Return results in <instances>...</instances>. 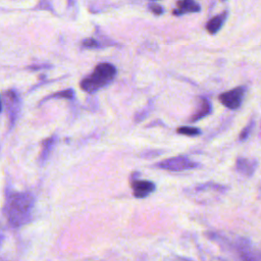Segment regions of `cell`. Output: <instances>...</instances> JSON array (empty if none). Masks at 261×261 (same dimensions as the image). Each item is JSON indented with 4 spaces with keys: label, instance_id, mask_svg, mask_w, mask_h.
Segmentation results:
<instances>
[{
    "label": "cell",
    "instance_id": "cell-12",
    "mask_svg": "<svg viewBox=\"0 0 261 261\" xmlns=\"http://www.w3.org/2000/svg\"><path fill=\"white\" fill-rule=\"evenodd\" d=\"M176 133L179 135H185L189 137H196L201 134L200 128L195 126H179L176 128Z\"/></svg>",
    "mask_w": 261,
    "mask_h": 261
},
{
    "label": "cell",
    "instance_id": "cell-3",
    "mask_svg": "<svg viewBox=\"0 0 261 261\" xmlns=\"http://www.w3.org/2000/svg\"><path fill=\"white\" fill-rule=\"evenodd\" d=\"M158 168L169 170V171H182L188 169H193L198 166V163L190 160L186 156H175L155 164Z\"/></svg>",
    "mask_w": 261,
    "mask_h": 261
},
{
    "label": "cell",
    "instance_id": "cell-17",
    "mask_svg": "<svg viewBox=\"0 0 261 261\" xmlns=\"http://www.w3.org/2000/svg\"><path fill=\"white\" fill-rule=\"evenodd\" d=\"M39 7L41 9H47V10H52V6L50 4V2L48 0H40V4H39Z\"/></svg>",
    "mask_w": 261,
    "mask_h": 261
},
{
    "label": "cell",
    "instance_id": "cell-14",
    "mask_svg": "<svg viewBox=\"0 0 261 261\" xmlns=\"http://www.w3.org/2000/svg\"><path fill=\"white\" fill-rule=\"evenodd\" d=\"M82 45L83 47L85 48H99L101 47V45L99 44V42L93 38H88V39H85L83 42H82Z\"/></svg>",
    "mask_w": 261,
    "mask_h": 261
},
{
    "label": "cell",
    "instance_id": "cell-5",
    "mask_svg": "<svg viewBox=\"0 0 261 261\" xmlns=\"http://www.w3.org/2000/svg\"><path fill=\"white\" fill-rule=\"evenodd\" d=\"M4 101L7 108V114L9 117L10 125L12 126L17 118L19 109H20V102L17 94L14 91H7L4 94Z\"/></svg>",
    "mask_w": 261,
    "mask_h": 261
},
{
    "label": "cell",
    "instance_id": "cell-4",
    "mask_svg": "<svg viewBox=\"0 0 261 261\" xmlns=\"http://www.w3.org/2000/svg\"><path fill=\"white\" fill-rule=\"evenodd\" d=\"M246 93V87L240 86L227 92L220 94L219 101L228 109H238L243 101Z\"/></svg>",
    "mask_w": 261,
    "mask_h": 261
},
{
    "label": "cell",
    "instance_id": "cell-11",
    "mask_svg": "<svg viewBox=\"0 0 261 261\" xmlns=\"http://www.w3.org/2000/svg\"><path fill=\"white\" fill-rule=\"evenodd\" d=\"M55 140H56V137H51L42 143V152H41L42 160H46L47 157L49 156V153L55 143Z\"/></svg>",
    "mask_w": 261,
    "mask_h": 261
},
{
    "label": "cell",
    "instance_id": "cell-9",
    "mask_svg": "<svg viewBox=\"0 0 261 261\" xmlns=\"http://www.w3.org/2000/svg\"><path fill=\"white\" fill-rule=\"evenodd\" d=\"M227 16V11H223L222 13L214 16L213 18H211L207 23H206V30L210 33V34H216L222 27L223 22L225 21Z\"/></svg>",
    "mask_w": 261,
    "mask_h": 261
},
{
    "label": "cell",
    "instance_id": "cell-7",
    "mask_svg": "<svg viewBox=\"0 0 261 261\" xmlns=\"http://www.w3.org/2000/svg\"><path fill=\"white\" fill-rule=\"evenodd\" d=\"M201 10L200 5L195 0H179L176 4V8L172 11V13L176 16L191 13V12H199Z\"/></svg>",
    "mask_w": 261,
    "mask_h": 261
},
{
    "label": "cell",
    "instance_id": "cell-6",
    "mask_svg": "<svg viewBox=\"0 0 261 261\" xmlns=\"http://www.w3.org/2000/svg\"><path fill=\"white\" fill-rule=\"evenodd\" d=\"M130 187L133 189L134 196L139 199L148 197L156 189V186L153 181L141 180V179H136V180L132 181Z\"/></svg>",
    "mask_w": 261,
    "mask_h": 261
},
{
    "label": "cell",
    "instance_id": "cell-19",
    "mask_svg": "<svg viewBox=\"0 0 261 261\" xmlns=\"http://www.w3.org/2000/svg\"><path fill=\"white\" fill-rule=\"evenodd\" d=\"M1 110H2V104H1V100H0V112H1Z\"/></svg>",
    "mask_w": 261,
    "mask_h": 261
},
{
    "label": "cell",
    "instance_id": "cell-16",
    "mask_svg": "<svg viewBox=\"0 0 261 261\" xmlns=\"http://www.w3.org/2000/svg\"><path fill=\"white\" fill-rule=\"evenodd\" d=\"M253 124H254V123H253V121H252L250 124H248V125L241 132V134H240V139H241V140H245V139L248 138V136H249V134H250L252 127H253Z\"/></svg>",
    "mask_w": 261,
    "mask_h": 261
},
{
    "label": "cell",
    "instance_id": "cell-2",
    "mask_svg": "<svg viewBox=\"0 0 261 261\" xmlns=\"http://www.w3.org/2000/svg\"><path fill=\"white\" fill-rule=\"evenodd\" d=\"M116 75V68L111 63H99L93 72L81 81V88L87 93H95L110 84Z\"/></svg>",
    "mask_w": 261,
    "mask_h": 261
},
{
    "label": "cell",
    "instance_id": "cell-18",
    "mask_svg": "<svg viewBox=\"0 0 261 261\" xmlns=\"http://www.w3.org/2000/svg\"><path fill=\"white\" fill-rule=\"evenodd\" d=\"M66 3H67L68 7H72L75 4V0H66Z\"/></svg>",
    "mask_w": 261,
    "mask_h": 261
},
{
    "label": "cell",
    "instance_id": "cell-1",
    "mask_svg": "<svg viewBox=\"0 0 261 261\" xmlns=\"http://www.w3.org/2000/svg\"><path fill=\"white\" fill-rule=\"evenodd\" d=\"M34 206V198L30 193L11 194L6 202L5 214L13 226H20L29 221Z\"/></svg>",
    "mask_w": 261,
    "mask_h": 261
},
{
    "label": "cell",
    "instance_id": "cell-10",
    "mask_svg": "<svg viewBox=\"0 0 261 261\" xmlns=\"http://www.w3.org/2000/svg\"><path fill=\"white\" fill-rule=\"evenodd\" d=\"M211 104L210 102L205 99V98H202L201 99V104H200V107L198 108V110L192 115V117L190 118V121H197V120H200L202 119L203 117L209 115L211 113Z\"/></svg>",
    "mask_w": 261,
    "mask_h": 261
},
{
    "label": "cell",
    "instance_id": "cell-8",
    "mask_svg": "<svg viewBox=\"0 0 261 261\" xmlns=\"http://www.w3.org/2000/svg\"><path fill=\"white\" fill-rule=\"evenodd\" d=\"M257 162L248 158H238L237 160V170L245 175H252L256 169Z\"/></svg>",
    "mask_w": 261,
    "mask_h": 261
},
{
    "label": "cell",
    "instance_id": "cell-13",
    "mask_svg": "<svg viewBox=\"0 0 261 261\" xmlns=\"http://www.w3.org/2000/svg\"><path fill=\"white\" fill-rule=\"evenodd\" d=\"M74 96V91L72 89H66L62 90L60 92L54 93L51 96H48L47 99H52V98H63V99H72Z\"/></svg>",
    "mask_w": 261,
    "mask_h": 261
},
{
    "label": "cell",
    "instance_id": "cell-15",
    "mask_svg": "<svg viewBox=\"0 0 261 261\" xmlns=\"http://www.w3.org/2000/svg\"><path fill=\"white\" fill-rule=\"evenodd\" d=\"M148 8H149V10H150L152 13H154L155 15H160V14L163 13V8H162L160 5H158V4H155V3L149 4V5H148Z\"/></svg>",
    "mask_w": 261,
    "mask_h": 261
}]
</instances>
